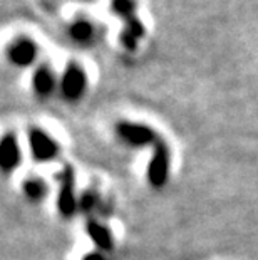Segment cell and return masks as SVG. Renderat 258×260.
<instances>
[{
	"label": "cell",
	"instance_id": "6da1fadb",
	"mask_svg": "<svg viewBox=\"0 0 258 260\" xmlns=\"http://www.w3.org/2000/svg\"><path fill=\"white\" fill-rule=\"evenodd\" d=\"M169 175V151L163 141H156L155 153L148 165V180L153 188H163Z\"/></svg>",
	"mask_w": 258,
	"mask_h": 260
},
{
	"label": "cell",
	"instance_id": "7a4b0ae2",
	"mask_svg": "<svg viewBox=\"0 0 258 260\" xmlns=\"http://www.w3.org/2000/svg\"><path fill=\"white\" fill-rule=\"evenodd\" d=\"M74 170L72 167H64L62 175H60V190H59V200L57 208L59 213L64 218H70L76 213V208L79 207L78 200H76L74 193Z\"/></svg>",
	"mask_w": 258,
	"mask_h": 260
},
{
	"label": "cell",
	"instance_id": "3957f363",
	"mask_svg": "<svg viewBox=\"0 0 258 260\" xmlns=\"http://www.w3.org/2000/svg\"><path fill=\"white\" fill-rule=\"evenodd\" d=\"M29 143H30V151L32 156L37 163H47L52 161L57 156L59 146L57 143L52 140L51 136L46 135L39 128H32L29 133Z\"/></svg>",
	"mask_w": 258,
	"mask_h": 260
},
{
	"label": "cell",
	"instance_id": "277c9868",
	"mask_svg": "<svg viewBox=\"0 0 258 260\" xmlns=\"http://www.w3.org/2000/svg\"><path fill=\"white\" fill-rule=\"evenodd\" d=\"M119 138L131 146H148L156 143V135L151 128L136 123H119L116 126Z\"/></svg>",
	"mask_w": 258,
	"mask_h": 260
},
{
	"label": "cell",
	"instance_id": "5b68a950",
	"mask_svg": "<svg viewBox=\"0 0 258 260\" xmlns=\"http://www.w3.org/2000/svg\"><path fill=\"white\" fill-rule=\"evenodd\" d=\"M86 87V74L81 68H78L76 64H70L67 69H65L64 77H62V92L64 96L70 99V101H76L82 96Z\"/></svg>",
	"mask_w": 258,
	"mask_h": 260
},
{
	"label": "cell",
	"instance_id": "8992f818",
	"mask_svg": "<svg viewBox=\"0 0 258 260\" xmlns=\"http://www.w3.org/2000/svg\"><path fill=\"white\" fill-rule=\"evenodd\" d=\"M20 156L22 154L17 138L14 135H5L2 143H0V167H2L5 173L19 167Z\"/></svg>",
	"mask_w": 258,
	"mask_h": 260
},
{
	"label": "cell",
	"instance_id": "52a82bcc",
	"mask_svg": "<svg viewBox=\"0 0 258 260\" xmlns=\"http://www.w3.org/2000/svg\"><path fill=\"white\" fill-rule=\"evenodd\" d=\"M87 235H89L91 242L99 248L102 252H109L113 250L114 242H113V234L107 226H104L102 223H99L97 220H89L87 222Z\"/></svg>",
	"mask_w": 258,
	"mask_h": 260
},
{
	"label": "cell",
	"instance_id": "ba28073f",
	"mask_svg": "<svg viewBox=\"0 0 258 260\" xmlns=\"http://www.w3.org/2000/svg\"><path fill=\"white\" fill-rule=\"evenodd\" d=\"M35 52L37 49L30 41H19L9 51V57L14 64L24 68V66H29L35 59Z\"/></svg>",
	"mask_w": 258,
	"mask_h": 260
},
{
	"label": "cell",
	"instance_id": "9c48e42d",
	"mask_svg": "<svg viewBox=\"0 0 258 260\" xmlns=\"http://www.w3.org/2000/svg\"><path fill=\"white\" fill-rule=\"evenodd\" d=\"M56 81H54L52 73L47 68H41L34 76V89L39 96H49L52 92Z\"/></svg>",
	"mask_w": 258,
	"mask_h": 260
},
{
	"label": "cell",
	"instance_id": "30bf717a",
	"mask_svg": "<svg viewBox=\"0 0 258 260\" xmlns=\"http://www.w3.org/2000/svg\"><path fill=\"white\" fill-rule=\"evenodd\" d=\"M22 190H24V195L29 198L30 202H41V200H44V197H46L47 186L39 178H29L24 181Z\"/></svg>",
	"mask_w": 258,
	"mask_h": 260
},
{
	"label": "cell",
	"instance_id": "8fae6325",
	"mask_svg": "<svg viewBox=\"0 0 258 260\" xmlns=\"http://www.w3.org/2000/svg\"><path fill=\"white\" fill-rule=\"evenodd\" d=\"M70 34H72L76 41H87V39L92 36V27L89 22L78 20L72 27H70Z\"/></svg>",
	"mask_w": 258,
	"mask_h": 260
},
{
	"label": "cell",
	"instance_id": "7c38bea8",
	"mask_svg": "<svg viewBox=\"0 0 258 260\" xmlns=\"http://www.w3.org/2000/svg\"><path fill=\"white\" fill-rule=\"evenodd\" d=\"M96 203H97V193L86 191L79 200V208L84 210V212H91V210L96 207Z\"/></svg>",
	"mask_w": 258,
	"mask_h": 260
},
{
	"label": "cell",
	"instance_id": "4fadbf2b",
	"mask_svg": "<svg viewBox=\"0 0 258 260\" xmlns=\"http://www.w3.org/2000/svg\"><path fill=\"white\" fill-rule=\"evenodd\" d=\"M133 2L131 0H114L113 2V9L116 10V14L119 15H129L133 12Z\"/></svg>",
	"mask_w": 258,
	"mask_h": 260
},
{
	"label": "cell",
	"instance_id": "5bb4252c",
	"mask_svg": "<svg viewBox=\"0 0 258 260\" xmlns=\"http://www.w3.org/2000/svg\"><path fill=\"white\" fill-rule=\"evenodd\" d=\"M82 260H106V257H104L102 253H99V252H92V253H87V255Z\"/></svg>",
	"mask_w": 258,
	"mask_h": 260
}]
</instances>
